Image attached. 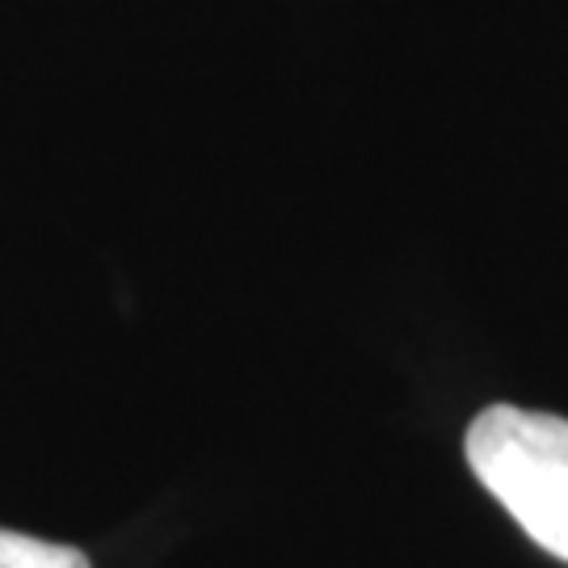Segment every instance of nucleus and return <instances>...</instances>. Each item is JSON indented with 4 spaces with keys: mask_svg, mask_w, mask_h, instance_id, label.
I'll use <instances>...</instances> for the list:
<instances>
[{
    "mask_svg": "<svg viewBox=\"0 0 568 568\" xmlns=\"http://www.w3.org/2000/svg\"><path fill=\"white\" fill-rule=\"evenodd\" d=\"M467 464L539 548L568 565V422L493 405L467 426Z\"/></svg>",
    "mask_w": 568,
    "mask_h": 568,
    "instance_id": "1",
    "label": "nucleus"
},
{
    "mask_svg": "<svg viewBox=\"0 0 568 568\" xmlns=\"http://www.w3.org/2000/svg\"><path fill=\"white\" fill-rule=\"evenodd\" d=\"M0 568H89V560L77 548L47 544V539L18 535V530H0Z\"/></svg>",
    "mask_w": 568,
    "mask_h": 568,
    "instance_id": "2",
    "label": "nucleus"
}]
</instances>
